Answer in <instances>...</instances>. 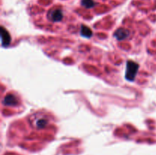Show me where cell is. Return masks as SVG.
<instances>
[{"mask_svg":"<svg viewBox=\"0 0 156 155\" xmlns=\"http://www.w3.org/2000/svg\"><path fill=\"white\" fill-rule=\"evenodd\" d=\"M0 33H1V40L2 46L3 47L9 46L11 43V36L7 30L4 27L2 26L0 29Z\"/></svg>","mask_w":156,"mask_h":155,"instance_id":"cell-3","label":"cell"},{"mask_svg":"<svg viewBox=\"0 0 156 155\" xmlns=\"http://www.w3.org/2000/svg\"><path fill=\"white\" fill-rule=\"evenodd\" d=\"M139 68H140V65L138 63L133 62V61H127L126 67V74H125V78L126 80L129 81H133L136 77Z\"/></svg>","mask_w":156,"mask_h":155,"instance_id":"cell-1","label":"cell"},{"mask_svg":"<svg viewBox=\"0 0 156 155\" xmlns=\"http://www.w3.org/2000/svg\"><path fill=\"white\" fill-rule=\"evenodd\" d=\"M2 103L5 106H15L18 105V100L14 94H9L4 97L2 100Z\"/></svg>","mask_w":156,"mask_h":155,"instance_id":"cell-4","label":"cell"},{"mask_svg":"<svg viewBox=\"0 0 156 155\" xmlns=\"http://www.w3.org/2000/svg\"><path fill=\"white\" fill-rule=\"evenodd\" d=\"M47 123H48V122H47V120L46 119H38L36 121V127L37 129H43V128H44L47 126Z\"/></svg>","mask_w":156,"mask_h":155,"instance_id":"cell-7","label":"cell"},{"mask_svg":"<svg viewBox=\"0 0 156 155\" xmlns=\"http://www.w3.org/2000/svg\"><path fill=\"white\" fill-rule=\"evenodd\" d=\"M129 36V31L127 29L119 28L114 33V36L117 40H126Z\"/></svg>","mask_w":156,"mask_h":155,"instance_id":"cell-5","label":"cell"},{"mask_svg":"<svg viewBox=\"0 0 156 155\" xmlns=\"http://www.w3.org/2000/svg\"><path fill=\"white\" fill-rule=\"evenodd\" d=\"M80 33L82 36L85 38H91L93 35L92 30H91L89 27L86 25H82L80 30Z\"/></svg>","mask_w":156,"mask_h":155,"instance_id":"cell-6","label":"cell"},{"mask_svg":"<svg viewBox=\"0 0 156 155\" xmlns=\"http://www.w3.org/2000/svg\"><path fill=\"white\" fill-rule=\"evenodd\" d=\"M48 18L53 22H59L63 18V13L60 9H53L48 14Z\"/></svg>","mask_w":156,"mask_h":155,"instance_id":"cell-2","label":"cell"},{"mask_svg":"<svg viewBox=\"0 0 156 155\" xmlns=\"http://www.w3.org/2000/svg\"><path fill=\"white\" fill-rule=\"evenodd\" d=\"M82 5L87 9H91L95 5V3L93 0H82Z\"/></svg>","mask_w":156,"mask_h":155,"instance_id":"cell-8","label":"cell"}]
</instances>
